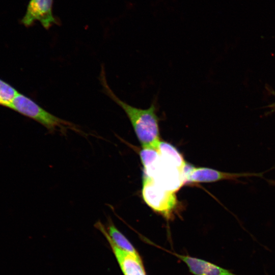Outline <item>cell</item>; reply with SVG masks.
Segmentation results:
<instances>
[{
	"mask_svg": "<svg viewBox=\"0 0 275 275\" xmlns=\"http://www.w3.org/2000/svg\"><path fill=\"white\" fill-rule=\"evenodd\" d=\"M52 3L53 0H30L21 22L25 26H30L39 21L46 30L58 24L52 13Z\"/></svg>",
	"mask_w": 275,
	"mask_h": 275,
	"instance_id": "obj_6",
	"label": "cell"
},
{
	"mask_svg": "<svg viewBox=\"0 0 275 275\" xmlns=\"http://www.w3.org/2000/svg\"><path fill=\"white\" fill-rule=\"evenodd\" d=\"M157 150L164 162L181 170H185L186 164L181 153L172 145L166 142H159Z\"/></svg>",
	"mask_w": 275,
	"mask_h": 275,
	"instance_id": "obj_10",
	"label": "cell"
},
{
	"mask_svg": "<svg viewBox=\"0 0 275 275\" xmlns=\"http://www.w3.org/2000/svg\"><path fill=\"white\" fill-rule=\"evenodd\" d=\"M144 175L166 189L174 192L178 190L185 182V170L164 162L160 156L150 168L145 171Z\"/></svg>",
	"mask_w": 275,
	"mask_h": 275,
	"instance_id": "obj_5",
	"label": "cell"
},
{
	"mask_svg": "<svg viewBox=\"0 0 275 275\" xmlns=\"http://www.w3.org/2000/svg\"><path fill=\"white\" fill-rule=\"evenodd\" d=\"M267 89H268V92H269L271 94L275 96V91L274 90H272L270 88H267ZM267 107L270 108V111L268 112L267 113H266V115H268L273 112H275V102H273L271 104H269L267 106Z\"/></svg>",
	"mask_w": 275,
	"mask_h": 275,
	"instance_id": "obj_12",
	"label": "cell"
},
{
	"mask_svg": "<svg viewBox=\"0 0 275 275\" xmlns=\"http://www.w3.org/2000/svg\"><path fill=\"white\" fill-rule=\"evenodd\" d=\"M174 254L186 264L189 271L194 275H237L203 259L187 255Z\"/></svg>",
	"mask_w": 275,
	"mask_h": 275,
	"instance_id": "obj_8",
	"label": "cell"
},
{
	"mask_svg": "<svg viewBox=\"0 0 275 275\" xmlns=\"http://www.w3.org/2000/svg\"><path fill=\"white\" fill-rule=\"evenodd\" d=\"M18 93L12 86L0 79V104L10 108Z\"/></svg>",
	"mask_w": 275,
	"mask_h": 275,
	"instance_id": "obj_11",
	"label": "cell"
},
{
	"mask_svg": "<svg viewBox=\"0 0 275 275\" xmlns=\"http://www.w3.org/2000/svg\"><path fill=\"white\" fill-rule=\"evenodd\" d=\"M274 168L275 167L274 166L268 170L260 173H229L208 168L191 167L187 169V170L185 169V182L190 183H211L225 180L235 181L238 183H242L239 180V178L256 177L263 178L268 182H269L272 184L274 181L266 179L263 175L264 173Z\"/></svg>",
	"mask_w": 275,
	"mask_h": 275,
	"instance_id": "obj_4",
	"label": "cell"
},
{
	"mask_svg": "<svg viewBox=\"0 0 275 275\" xmlns=\"http://www.w3.org/2000/svg\"><path fill=\"white\" fill-rule=\"evenodd\" d=\"M142 196L150 208L167 219L172 217L178 206L175 192L166 189L145 175L143 179Z\"/></svg>",
	"mask_w": 275,
	"mask_h": 275,
	"instance_id": "obj_3",
	"label": "cell"
},
{
	"mask_svg": "<svg viewBox=\"0 0 275 275\" xmlns=\"http://www.w3.org/2000/svg\"><path fill=\"white\" fill-rule=\"evenodd\" d=\"M108 241L124 275H147L141 258L117 247Z\"/></svg>",
	"mask_w": 275,
	"mask_h": 275,
	"instance_id": "obj_7",
	"label": "cell"
},
{
	"mask_svg": "<svg viewBox=\"0 0 275 275\" xmlns=\"http://www.w3.org/2000/svg\"><path fill=\"white\" fill-rule=\"evenodd\" d=\"M107 229L101 222L95 224L106 239L110 240L117 247L131 254L140 255L127 238L115 227L112 221H108Z\"/></svg>",
	"mask_w": 275,
	"mask_h": 275,
	"instance_id": "obj_9",
	"label": "cell"
},
{
	"mask_svg": "<svg viewBox=\"0 0 275 275\" xmlns=\"http://www.w3.org/2000/svg\"><path fill=\"white\" fill-rule=\"evenodd\" d=\"M100 81L104 93L124 111L128 118L142 148L157 149L160 142L157 107L154 102L146 109L131 106L120 99L109 87L104 68L102 66Z\"/></svg>",
	"mask_w": 275,
	"mask_h": 275,
	"instance_id": "obj_1",
	"label": "cell"
},
{
	"mask_svg": "<svg viewBox=\"0 0 275 275\" xmlns=\"http://www.w3.org/2000/svg\"><path fill=\"white\" fill-rule=\"evenodd\" d=\"M10 108L38 122L50 132L59 131L65 134L70 130L80 134H86L75 124L52 114L19 93L14 98Z\"/></svg>",
	"mask_w": 275,
	"mask_h": 275,
	"instance_id": "obj_2",
	"label": "cell"
}]
</instances>
